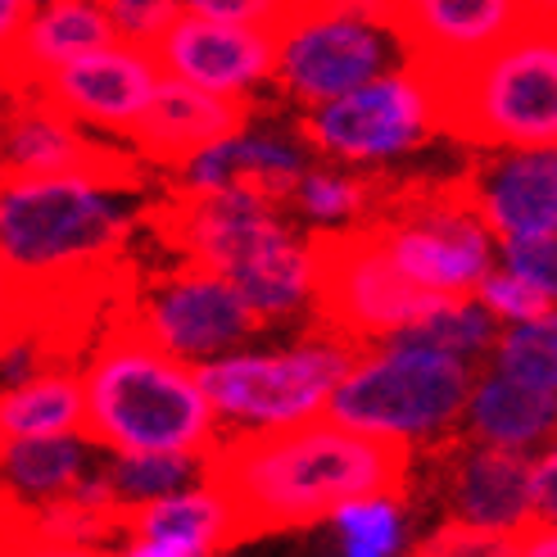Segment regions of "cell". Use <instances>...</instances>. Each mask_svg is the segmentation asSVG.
Listing matches in <instances>:
<instances>
[{
  "instance_id": "32",
  "label": "cell",
  "mask_w": 557,
  "mask_h": 557,
  "mask_svg": "<svg viewBox=\"0 0 557 557\" xmlns=\"http://www.w3.org/2000/svg\"><path fill=\"white\" fill-rule=\"evenodd\" d=\"M531 498H535V517H540L544 525H557V449H548V454L535 462Z\"/></svg>"
},
{
  "instance_id": "28",
  "label": "cell",
  "mask_w": 557,
  "mask_h": 557,
  "mask_svg": "<svg viewBox=\"0 0 557 557\" xmlns=\"http://www.w3.org/2000/svg\"><path fill=\"white\" fill-rule=\"evenodd\" d=\"M104 10L119 33V46L141 50V54H150L173 33V23L186 14L182 5H169V0H114V5H104Z\"/></svg>"
},
{
  "instance_id": "9",
  "label": "cell",
  "mask_w": 557,
  "mask_h": 557,
  "mask_svg": "<svg viewBox=\"0 0 557 557\" xmlns=\"http://www.w3.org/2000/svg\"><path fill=\"white\" fill-rule=\"evenodd\" d=\"M385 27L368 5H295L282 37V82L309 104H331L385 77Z\"/></svg>"
},
{
  "instance_id": "27",
  "label": "cell",
  "mask_w": 557,
  "mask_h": 557,
  "mask_svg": "<svg viewBox=\"0 0 557 557\" xmlns=\"http://www.w3.org/2000/svg\"><path fill=\"white\" fill-rule=\"evenodd\" d=\"M295 205L313 222H345V218H358V213H368L372 205H381V190L372 182H358V177L304 173Z\"/></svg>"
},
{
  "instance_id": "8",
  "label": "cell",
  "mask_w": 557,
  "mask_h": 557,
  "mask_svg": "<svg viewBox=\"0 0 557 557\" xmlns=\"http://www.w3.org/2000/svg\"><path fill=\"white\" fill-rule=\"evenodd\" d=\"M0 182H87L96 190H141L146 163L91 141L46 100L14 96L0 114Z\"/></svg>"
},
{
  "instance_id": "17",
  "label": "cell",
  "mask_w": 557,
  "mask_h": 557,
  "mask_svg": "<svg viewBox=\"0 0 557 557\" xmlns=\"http://www.w3.org/2000/svg\"><path fill=\"white\" fill-rule=\"evenodd\" d=\"M531 476L535 467L521 454L508 449H467V444H449V504L462 525L494 535H521L535 517L531 498Z\"/></svg>"
},
{
  "instance_id": "14",
  "label": "cell",
  "mask_w": 557,
  "mask_h": 557,
  "mask_svg": "<svg viewBox=\"0 0 557 557\" xmlns=\"http://www.w3.org/2000/svg\"><path fill=\"white\" fill-rule=\"evenodd\" d=\"M249 123V100L245 96H209L195 91L186 82L163 77L159 96L146 109V119L127 136L136 146L141 163H159V169H190L200 154L236 141Z\"/></svg>"
},
{
  "instance_id": "21",
  "label": "cell",
  "mask_w": 557,
  "mask_h": 557,
  "mask_svg": "<svg viewBox=\"0 0 557 557\" xmlns=\"http://www.w3.org/2000/svg\"><path fill=\"white\" fill-rule=\"evenodd\" d=\"M87 476V449L77 440H18L0 449V485L14 494H37V498H64Z\"/></svg>"
},
{
  "instance_id": "3",
  "label": "cell",
  "mask_w": 557,
  "mask_h": 557,
  "mask_svg": "<svg viewBox=\"0 0 557 557\" xmlns=\"http://www.w3.org/2000/svg\"><path fill=\"white\" fill-rule=\"evenodd\" d=\"M87 426L82 440L119 449V458L141 454H190L213 449V404L200 376L186 372L136 318V299L104 322V336L82 372Z\"/></svg>"
},
{
  "instance_id": "16",
  "label": "cell",
  "mask_w": 557,
  "mask_h": 557,
  "mask_svg": "<svg viewBox=\"0 0 557 557\" xmlns=\"http://www.w3.org/2000/svg\"><path fill=\"white\" fill-rule=\"evenodd\" d=\"M481 222L504 240L557 236V150H521L467 173Z\"/></svg>"
},
{
  "instance_id": "24",
  "label": "cell",
  "mask_w": 557,
  "mask_h": 557,
  "mask_svg": "<svg viewBox=\"0 0 557 557\" xmlns=\"http://www.w3.org/2000/svg\"><path fill=\"white\" fill-rule=\"evenodd\" d=\"M195 467H200V458L190 454H141V458H114L104 471L123 504H154V498H177Z\"/></svg>"
},
{
  "instance_id": "15",
  "label": "cell",
  "mask_w": 557,
  "mask_h": 557,
  "mask_svg": "<svg viewBox=\"0 0 557 557\" xmlns=\"http://www.w3.org/2000/svg\"><path fill=\"white\" fill-rule=\"evenodd\" d=\"M368 14L404 46L408 60H467L521 18L508 0H417V5H368Z\"/></svg>"
},
{
  "instance_id": "1",
  "label": "cell",
  "mask_w": 557,
  "mask_h": 557,
  "mask_svg": "<svg viewBox=\"0 0 557 557\" xmlns=\"http://www.w3.org/2000/svg\"><path fill=\"white\" fill-rule=\"evenodd\" d=\"M205 494L227 517V544L272 531H299L349 504L408 494L412 449L395 435H368L336 417L213 440L200 458Z\"/></svg>"
},
{
  "instance_id": "12",
  "label": "cell",
  "mask_w": 557,
  "mask_h": 557,
  "mask_svg": "<svg viewBox=\"0 0 557 557\" xmlns=\"http://www.w3.org/2000/svg\"><path fill=\"white\" fill-rule=\"evenodd\" d=\"M136 318L173 358H209L263 326V313L249 309L227 282L190 268L163 276L150 295H136Z\"/></svg>"
},
{
  "instance_id": "25",
  "label": "cell",
  "mask_w": 557,
  "mask_h": 557,
  "mask_svg": "<svg viewBox=\"0 0 557 557\" xmlns=\"http://www.w3.org/2000/svg\"><path fill=\"white\" fill-rule=\"evenodd\" d=\"M37 313H41L37 268H23L0 249V363H5L18 345H33Z\"/></svg>"
},
{
  "instance_id": "6",
  "label": "cell",
  "mask_w": 557,
  "mask_h": 557,
  "mask_svg": "<svg viewBox=\"0 0 557 557\" xmlns=\"http://www.w3.org/2000/svg\"><path fill=\"white\" fill-rule=\"evenodd\" d=\"M372 349L345 341V336H322L318 345H304L290 354H240L205 363L200 389L213 404V412L240 417V422L268 426H290L304 417H318L322 404L341 389V381L363 363Z\"/></svg>"
},
{
  "instance_id": "23",
  "label": "cell",
  "mask_w": 557,
  "mask_h": 557,
  "mask_svg": "<svg viewBox=\"0 0 557 557\" xmlns=\"http://www.w3.org/2000/svg\"><path fill=\"white\" fill-rule=\"evenodd\" d=\"M494 358L504 376L540 385V389H557V313L512 326L508 336H498Z\"/></svg>"
},
{
  "instance_id": "20",
  "label": "cell",
  "mask_w": 557,
  "mask_h": 557,
  "mask_svg": "<svg viewBox=\"0 0 557 557\" xmlns=\"http://www.w3.org/2000/svg\"><path fill=\"white\" fill-rule=\"evenodd\" d=\"M87 426L77 372H50L27 385L0 389V449L18 440H64Z\"/></svg>"
},
{
  "instance_id": "2",
  "label": "cell",
  "mask_w": 557,
  "mask_h": 557,
  "mask_svg": "<svg viewBox=\"0 0 557 557\" xmlns=\"http://www.w3.org/2000/svg\"><path fill=\"white\" fill-rule=\"evenodd\" d=\"M435 132L471 146L557 150V5H521V18L467 60L404 64Z\"/></svg>"
},
{
  "instance_id": "33",
  "label": "cell",
  "mask_w": 557,
  "mask_h": 557,
  "mask_svg": "<svg viewBox=\"0 0 557 557\" xmlns=\"http://www.w3.org/2000/svg\"><path fill=\"white\" fill-rule=\"evenodd\" d=\"M0 557H114L104 548H69V544H41V540H0Z\"/></svg>"
},
{
  "instance_id": "35",
  "label": "cell",
  "mask_w": 557,
  "mask_h": 557,
  "mask_svg": "<svg viewBox=\"0 0 557 557\" xmlns=\"http://www.w3.org/2000/svg\"><path fill=\"white\" fill-rule=\"evenodd\" d=\"M37 5H23V0H0V46L14 41L27 23H33Z\"/></svg>"
},
{
  "instance_id": "4",
  "label": "cell",
  "mask_w": 557,
  "mask_h": 557,
  "mask_svg": "<svg viewBox=\"0 0 557 557\" xmlns=\"http://www.w3.org/2000/svg\"><path fill=\"white\" fill-rule=\"evenodd\" d=\"M313 304L331 336L368 345L376 336H408L431 322L454 299H440L408 276L385 255L372 222H354L349 232H313Z\"/></svg>"
},
{
  "instance_id": "31",
  "label": "cell",
  "mask_w": 557,
  "mask_h": 557,
  "mask_svg": "<svg viewBox=\"0 0 557 557\" xmlns=\"http://www.w3.org/2000/svg\"><path fill=\"white\" fill-rule=\"evenodd\" d=\"M508 272L535 286L548 304H557V236L508 240Z\"/></svg>"
},
{
  "instance_id": "36",
  "label": "cell",
  "mask_w": 557,
  "mask_h": 557,
  "mask_svg": "<svg viewBox=\"0 0 557 557\" xmlns=\"http://www.w3.org/2000/svg\"><path fill=\"white\" fill-rule=\"evenodd\" d=\"M0 114H5V109H0Z\"/></svg>"
},
{
  "instance_id": "5",
  "label": "cell",
  "mask_w": 557,
  "mask_h": 557,
  "mask_svg": "<svg viewBox=\"0 0 557 557\" xmlns=\"http://www.w3.org/2000/svg\"><path fill=\"white\" fill-rule=\"evenodd\" d=\"M471 399V368L440 349L385 341L331 395L326 417L368 435H435Z\"/></svg>"
},
{
  "instance_id": "29",
  "label": "cell",
  "mask_w": 557,
  "mask_h": 557,
  "mask_svg": "<svg viewBox=\"0 0 557 557\" xmlns=\"http://www.w3.org/2000/svg\"><path fill=\"white\" fill-rule=\"evenodd\" d=\"M412 557H521V544H517V535H494V531H476V525L449 521Z\"/></svg>"
},
{
  "instance_id": "19",
  "label": "cell",
  "mask_w": 557,
  "mask_h": 557,
  "mask_svg": "<svg viewBox=\"0 0 557 557\" xmlns=\"http://www.w3.org/2000/svg\"><path fill=\"white\" fill-rule=\"evenodd\" d=\"M471 435L490 449H508L521 454L525 444H540L557 431V389H540L512 381L504 372H490L476 395H471Z\"/></svg>"
},
{
  "instance_id": "18",
  "label": "cell",
  "mask_w": 557,
  "mask_h": 557,
  "mask_svg": "<svg viewBox=\"0 0 557 557\" xmlns=\"http://www.w3.org/2000/svg\"><path fill=\"white\" fill-rule=\"evenodd\" d=\"M304 182V154L272 136H236V141L200 154L186 169V190H249L282 209L299 195Z\"/></svg>"
},
{
  "instance_id": "7",
  "label": "cell",
  "mask_w": 557,
  "mask_h": 557,
  "mask_svg": "<svg viewBox=\"0 0 557 557\" xmlns=\"http://www.w3.org/2000/svg\"><path fill=\"white\" fill-rule=\"evenodd\" d=\"M132 222L87 182H0V249L23 268L119 255Z\"/></svg>"
},
{
  "instance_id": "30",
  "label": "cell",
  "mask_w": 557,
  "mask_h": 557,
  "mask_svg": "<svg viewBox=\"0 0 557 557\" xmlns=\"http://www.w3.org/2000/svg\"><path fill=\"white\" fill-rule=\"evenodd\" d=\"M481 304H485L494 318H512L517 326L540 322V318L553 313L548 299H544L535 286H525L521 276H512V272H490L485 286H481Z\"/></svg>"
},
{
  "instance_id": "10",
  "label": "cell",
  "mask_w": 557,
  "mask_h": 557,
  "mask_svg": "<svg viewBox=\"0 0 557 557\" xmlns=\"http://www.w3.org/2000/svg\"><path fill=\"white\" fill-rule=\"evenodd\" d=\"M431 132L426 100L417 91L408 69L385 73L368 87H358L341 100L322 104L318 114L299 119V136L322 154H336L349 163L385 159L412 150Z\"/></svg>"
},
{
  "instance_id": "22",
  "label": "cell",
  "mask_w": 557,
  "mask_h": 557,
  "mask_svg": "<svg viewBox=\"0 0 557 557\" xmlns=\"http://www.w3.org/2000/svg\"><path fill=\"white\" fill-rule=\"evenodd\" d=\"M399 345H422V349H440L449 358H476L490 349L494 336V313L485 309V304L476 299H454L449 309H440L431 322H422L417 331H408V336H395Z\"/></svg>"
},
{
  "instance_id": "34",
  "label": "cell",
  "mask_w": 557,
  "mask_h": 557,
  "mask_svg": "<svg viewBox=\"0 0 557 557\" xmlns=\"http://www.w3.org/2000/svg\"><path fill=\"white\" fill-rule=\"evenodd\" d=\"M521 544V557H557V525H544V521H531L525 531L517 535Z\"/></svg>"
},
{
  "instance_id": "13",
  "label": "cell",
  "mask_w": 557,
  "mask_h": 557,
  "mask_svg": "<svg viewBox=\"0 0 557 557\" xmlns=\"http://www.w3.org/2000/svg\"><path fill=\"white\" fill-rule=\"evenodd\" d=\"M159 82H163V73L154 69L150 54L114 46V50L87 54V60H73L69 69L46 77L41 87L27 91V96L46 100L50 109H60V114L73 119V123L132 132L146 119V109L154 104Z\"/></svg>"
},
{
  "instance_id": "11",
  "label": "cell",
  "mask_w": 557,
  "mask_h": 557,
  "mask_svg": "<svg viewBox=\"0 0 557 557\" xmlns=\"http://www.w3.org/2000/svg\"><path fill=\"white\" fill-rule=\"evenodd\" d=\"M286 27H232V23H213L186 10L173 23V33L150 50V60L163 77L186 82L195 91L240 96L249 82L282 69Z\"/></svg>"
},
{
  "instance_id": "26",
  "label": "cell",
  "mask_w": 557,
  "mask_h": 557,
  "mask_svg": "<svg viewBox=\"0 0 557 557\" xmlns=\"http://www.w3.org/2000/svg\"><path fill=\"white\" fill-rule=\"evenodd\" d=\"M341 531V553L345 557H395L399 553V512L385 498H372V504H349L336 517Z\"/></svg>"
}]
</instances>
